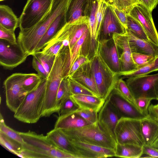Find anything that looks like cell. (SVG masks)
Instances as JSON below:
<instances>
[{
	"instance_id": "6da1fadb",
	"label": "cell",
	"mask_w": 158,
	"mask_h": 158,
	"mask_svg": "<svg viewBox=\"0 0 158 158\" xmlns=\"http://www.w3.org/2000/svg\"><path fill=\"white\" fill-rule=\"evenodd\" d=\"M71 54L69 47L64 46L56 57L47 78L46 88L42 116L48 117L57 113L58 90L62 79L68 76L71 65Z\"/></svg>"
},
{
	"instance_id": "7a4b0ae2",
	"label": "cell",
	"mask_w": 158,
	"mask_h": 158,
	"mask_svg": "<svg viewBox=\"0 0 158 158\" xmlns=\"http://www.w3.org/2000/svg\"><path fill=\"white\" fill-rule=\"evenodd\" d=\"M70 0H53L51 8L38 23L31 28L20 30L17 42L23 51L32 55L40 41L51 23L60 14L66 11Z\"/></svg>"
},
{
	"instance_id": "3957f363",
	"label": "cell",
	"mask_w": 158,
	"mask_h": 158,
	"mask_svg": "<svg viewBox=\"0 0 158 158\" xmlns=\"http://www.w3.org/2000/svg\"><path fill=\"white\" fill-rule=\"evenodd\" d=\"M93 53L90 59L91 68L99 96L106 101L113 90L118 76L104 59L98 40Z\"/></svg>"
},
{
	"instance_id": "277c9868",
	"label": "cell",
	"mask_w": 158,
	"mask_h": 158,
	"mask_svg": "<svg viewBox=\"0 0 158 158\" xmlns=\"http://www.w3.org/2000/svg\"><path fill=\"white\" fill-rule=\"evenodd\" d=\"M47 78L43 79L38 86L28 93L16 112L14 117L21 122L36 123L42 117Z\"/></svg>"
},
{
	"instance_id": "5b68a950",
	"label": "cell",
	"mask_w": 158,
	"mask_h": 158,
	"mask_svg": "<svg viewBox=\"0 0 158 158\" xmlns=\"http://www.w3.org/2000/svg\"><path fill=\"white\" fill-rule=\"evenodd\" d=\"M62 130L70 141H80L114 149L116 143L102 129L98 121L80 127Z\"/></svg>"
},
{
	"instance_id": "8992f818",
	"label": "cell",
	"mask_w": 158,
	"mask_h": 158,
	"mask_svg": "<svg viewBox=\"0 0 158 158\" xmlns=\"http://www.w3.org/2000/svg\"><path fill=\"white\" fill-rule=\"evenodd\" d=\"M114 133L116 143H131L141 147L145 144L140 119L120 118L116 125Z\"/></svg>"
},
{
	"instance_id": "52a82bcc",
	"label": "cell",
	"mask_w": 158,
	"mask_h": 158,
	"mask_svg": "<svg viewBox=\"0 0 158 158\" xmlns=\"http://www.w3.org/2000/svg\"><path fill=\"white\" fill-rule=\"evenodd\" d=\"M29 73H14L8 77L3 83L6 104L14 113L19 107L28 94L23 84Z\"/></svg>"
},
{
	"instance_id": "ba28073f",
	"label": "cell",
	"mask_w": 158,
	"mask_h": 158,
	"mask_svg": "<svg viewBox=\"0 0 158 158\" xmlns=\"http://www.w3.org/2000/svg\"><path fill=\"white\" fill-rule=\"evenodd\" d=\"M53 0H27L19 18L20 30L38 23L50 10Z\"/></svg>"
},
{
	"instance_id": "9c48e42d",
	"label": "cell",
	"mask_w": 158,
	"mask_h": 158,
	"mask_svg": "<svg viewBox=\"0 0 158 158\" xmlns=\"http://www.w3.org/2000/svg\"><path fill=\"white\" fill-rule=\"evenodd\" d=\"M158 73L137 75L127 78L126 82L135 99L145 97L156 100L155 87Z\"/></svg>"
},
{
	"instance_id": "30bf717a",
	"label": "cell",
	"mask_w": 158,
	"mask_h": 158,
	"mask_svg": "<svg viewBox=\"0 0 158 158\" xmlns=\"http://www.w3.org/2000/svg\"><path fill=\"white\" fill-rule=\"evenodd\" d=\"M29 56L18 43L12 44L0 39V64L4 69H13L24 62Z\"/></svg>"
},
{
	"instance_id": "8fae6325",
	"label": "cell",
	"mask_w": 158,
	"mask_h": 158,
	"mask_svg": "<svg viewBox=\"0 0 158 158\" xmlns=\"http://www.w3.org/2000/svg\"><path fill=\"white\" fill-rule=\"evenodd\" d=\"M141 25L150 41L158 45V33L155 26L152 12L141 3L135 4L128 14Z\"/></svg>"
},
{
	"instance_id": "7c38bea8",
	"label": "cell",
	"mask_w": 158,
	"mask_h": 158,
	"mask_svg": "<svg viewBox=\"0 0 158 158\" xmlns=\"http://www.w3.org/2000/svg\"><path fill=\"white\" fill-rule=\"evenodd\" d=\"M107 99L120 118H128L141 120L147 117L134 105L114 90Z\"/></svg>"
},
{
	"instance_id": "4fadbf2b",
	"label": "cell",
	"mask_w": 158,
	"mask_h": 158,
	"mask_svg": "<svg viewBox=\"0 0 158 158\" xmlns=\"http://www.w3.org/2000/svg\"><path fill=\"white\" fill-rule=\"evenodd\" d=\"M120 118L115 110L106 99L98 113V121L102 129L116 143L114 130Z\"/></svg>"
},
{
	"instance_id": "5bb4252c",
	"label": "cell",
	"mask_w": 158,
	"mask_h": 158,
	"mask_svg": "<svg viewBox=\"0 0 158 158\" xmlns=\"http://www.w3.org/2000/svg\"><path fill=\"white\" fill-rule=\"evenodd\" d=\"M112 38L117 48L121 51L119 57L121 67V72H128L137 69L132 59V52L127 31L123 34H114Z\"/></svg>"
},
{
	"instance_id": "9a60e30c",
	"label": "cell",
	"mask_w": 158,
	"mask_h": 158,
	"mask_svg": "<svg viewBox=\"0 0 158 158\" xmlns=\"http://www.w3.org/2000/svg\"><path fill=\"white\" fill-rule=\"evenodd\" d=\"M126 32V30L118 20L112 7L108 5L101 23L99 40L101 36L102 39H110L114 34H123Z\"/></svg>"
},
{
	"instance_id": "2e32d148",
	"label": "cell",
	"mask_w": 158,
	"mask_h": 158,
	"mask_svg": "<svg viewBox=\"0 0 158 158\" xmlns=\"http://www.w3.org/2000/svg\"><path fill=\"white\" fill-rule=\"evenodd\" d=\"M70 142L82 158H103L115 156L114 149L80 141Z\"/></svg>"
},
{
	"instance_id": "e0dca14e",
	"label": "cell",
	"mask_w": 158,
	"mask_h": 158,
	"mask_svg": "<svg viewBox=\"0 0 158 158\" xmlns=\"http://www.w3.org/2000/svg\"><path fill=\"white\" fill-rule=\"evenodd\" d=\"M110 39H104L98 40L104 59L110 68L117 73L122 70L118 50L113 39L112 43L109 45Z\"/></svg>"
},
{
	"instance_id": "ac0fdd59",
	"label": "cell",
	"mask_w": 158,
	"mask_h": 158,
	"mask_svg": "<svg viewBox=\"0 0 158 158\" xmlns=\"http://www.w3.org/2000/svg\"><path fill=\"white\" fill-rule=\"evenodd\" d=\"M19 133L25 143L45 152L49 158H51L50 152L56 147L46 135L42 134H38L31 131L26 132H19Z\"/></svg>"
},
{
	"instance_id": "d6986e66",
	"label": "cell",
	"mask_w": 158,
	"mask_h": 158,
	"mask_svg": "<svg viewBox=\"0 0 158 158\" xmlns=\"http://www.w3.org/2000/svg\"><path fill=\"white\" fill-rule=\"evenodd\" d=\"M47 138L57 148L69 154L82 158L77 150L63 131L54 128L47 133Z\"/></svg>"
},
{
	"instance_id": "ffe728a7",
	"label": "cell",
	"mask_w": 158,
	"mask_h": 158,
	"mask_svg": "<svg viewBox=\"0 0 158 158\" xmlns=\"http://www.w3.org/2000/svg\"><path fill=\"white\" fill-rule=\"evenodd\" d=\"M129 42L132 52H136L158 56V45L149 40H145L137 38L127 30Z\"/></svg>"
},
{
	"instance_id": "44dd1931",
	"label": "cell",
	"mask_w": 158,
	"mask_h": 158,
	"mask_svg": "<svg viewBox=\"0 0 158 158\" xmlns=\"http://www.w3.org/2000/svg\"><path fill=\"white\" fill-rule=\"evenodd\" d=\"M71 77L81 83L99 97L91 68L90 60L80 67Z\"/></svg>"
},
{
	"instance_id": "7402d4cb",
	"label": "cell",
	"mask_w": 158,
	"mask_h": 158,
	"mask_svg": "<svg viewBox=\"0 0 158 158\" xmlns=\"http://www.w3.org/2000/svg\"><path fill=\"white\" fill-rule=\"evenodd\" d=\"M141 127L145 144L152 146L158 139V120L148 115L141 119Z\"/></svg>"
},
{
	"instance_id": "603a6c76",
	"label": "cell",
	"mask_w": 158,
	"mask_h": 158,
	"mask_svg": "<svg viewBox=\"0 0 158 158\" xmlns=\"http://www.w3.org/2000/svg\"><path fill=\"white\" fill-rule=\"evenodd\" d=\"M66 10L58 15L51 23L38 44L35 52L42 50L66 24Z\"/></svg>"
},
{
	"instance_id": "cb8c5ba5",
	"label": "cell",
	"mask_w": 158,
	"mask_h": 158,
	"mask_svg": "<svg viewBox=\"0 0 158 158\" xmlns=\"http://www.w3.org/2000/svg\"><path fill=\"white\" fill-rule=\"evenodd\" d=\"M75 111L59 116L54 128L65 130L80 127L90 124L77 114Z\"/></svg>"
},
{
	"instance_id": "d4e9b609",
	"label": "cell",
	"mask_w": 158,
	"mask_h": 158,
	"mask_svg": "<svg viewBox=\"0 0 158 158\" xmlns=\"http://www.w3.org/2000/svg\"><path fill=\"white\" fill-rule=\"evenodd\" d=\"M70 97L79 108L91 110L98 113L105 101L100 97L88 95H73Z\"/></svg>"
},
{
	"instance_id": "484cf974",
	"label": "cell",
	"mask_w": 158,
	"mask_h": 158,
	"mask_svg": "<svg viewBox=\"0 0 158 158\" xmlns=\"http://www.w3.org/2000/svg\"><path fill=\"white\" fill-rule=\"evenodd\" d=\"M89 0H70L66 12L67 23H73L85 17Z\"/></svg>"
},
{
	"instance_id": "4316f807",
	"label": "cell",
	"mask_w": 158,
	"mask_h": 158,
	"mask_svg": "<svg viewBox=\"0 0 158 158\" xmlns=\"http://www.w3.org/2000/svg\"><path fill=\"white\" fill-rule=\"evenodd\" d=\"M114 149L115 157L138 158L143 155V147L133 144L116 143Z\"/></svg>"
},
{
	"instance_id": "83f0119b",
	"label": "cell",
	"mask_w": 158,
	"mask_h": 158,
	"mask_svg": "<svg viewBox=\"0 0 158 158\" xmlns=\"http://www.w3.org/2000/svg\"><path fill=\"white\" fill-rule=\"evenodd\" d=\"M0 24L14 31L19 26V18L8 6L0 5Z\"/></svg>"
},
{
	"instance_id": "f1b7e54d",
	"label": "cell",
	"mask_w": 158,
	"mask_h": 158,
	"mask_svg": "<svg viewBox=\"0 0 158 158\" xmlns=\"http://www.w3.org/2000/svg\"><path fill=\"white\" fill-rule=\"evenodd\" d=\"M99 2L97 0H89L87 4L85 16L88 18L90 40L91 43L93 41H96V14Z\"/></svg>"
},
{
	"instance_id": "f546056e",
	"label": "cell",
	"mask_w": 158,
	"mask_h": 158,
	"mask_svg": "<svg viewBox=\"0 0 158 158\" xmlns=\"http://www.w3.org/2000/svg\"><path fill=\"white\" fill-rule=\"evenodd\" d=\"M127 30L140 39L149 40L143 27L136 19L129 15H127Z\"/></svg>"
},
{
	"instance_id": "4dcf8cb0",
	"label": "cell",
	"mask_w": 158,
	"mask_h": 158,
	"mask_svg": "<svg viewBox=\"0 0 158 158\" xmlns=\"http://www.w3.org/2000/svg\"><path fill=\"white\" fill-rule=\"evenodd\" d=\"M157 71H158V56L153 62L149 64L131 71L120 72L118 74L119 76H122V78H128L137 75H147Z\"/></svg>"
},
{
	"instance_id": "1f68e13d",
	"label": "cell",
	"mask_w": 158,
	"mask_h": 158,
	"mask_svg": "<svg viewBox=\"0 0 158 158\" xmlns=\"http://www.w3.org/2000/svg\"><path fill=\"white\" fill-rule=\"evenodd\" d=\"M113 90L120 94L139 109L135 98L126 82L123 80L122 78H118Z\"/></svg>"
},
{
	"instance_id": "d6a6232c",
	"label": "cell",
	"mask_w": 158,
	"mask_h": 158,
	"mask_svg": "<svg viewBox=\"0 0 158 158\" xmlns=\"http://www.w3.org/2000/svg\"><path fill=\"white\" fill-rule=\"evenodd\" d=\"M71 95L68 77L62 79L59 87L57 95V113L59 114L63 102Z\"/></svg>"
},
{
	"instance_id": "836d02e7",
	"label": "cell",
	"mask_w": 158,
	"mask_h": 158,
	"mask_svg": "<svg viewBox=\"0 0 158 158\" xmlns=\"http://www.w3.org/2000/svg\"><path fill=\"white\" fill-rule=\"evenodd\" d=\"M89 39H90V37L89 30L88 28L76 43L70 52L71 57L70 66L76 59L82 54L81 52L87 40Z\"/></svg>"
},
{
	"instance_id": "e575fe53",
	"label": "cell",
	"mask_w": 158,
	"mask_h": 158,
	"mask_svg": "<svg viewBox=\"0 0 158 158\" xmlns=\"http://www.w3.org/2000/svg\"><path fill=\"white\" fill-rule=\"evenodd\" d=\"M108 5L115 7L128 15L132 7L139 2L137 0H103Z\"/></svg>"
},
{
	"instance_id": "d590c367",
	"label": "cell",
	"mask_w": 158,
	"mask_h": 158,
	"mask_svg": "<svg viewBox=\"0 0 158 158\" xmlns=\"http://www.w3.org/2000/svg\"><path fill=\"white\" fill-rule=\"evenodd\" d=\"M71 95H88L96 96L90 90L71 77H68Z\"/></svg>"
},
{
	"instance_id": "8d00e7d4",
	"label": "cell",
	"mask_w": 158,
	"mask_h": 158,
	"mask_svg": "<svg viewBox=\"0 0 158 158\" xmlns=\"http://www.w3.org/2000/svg\"><path fill=\"white\" fill-rule=\"evenodd\" d=\"M0 143L2 146L16 155L20 154L22 149L21 144L0 132Z\"/></svg>"
},
{
	"instance_id": "74e56055",
	"label": "cell",
	"mask_w": 158,
	"mask_h": 158,
	"mask_svg": "<svg viewBox=\"0 0 158 158\" xmlns=\"http://www.w3.org/2000/svg\"><path fill=\"white\" fill-rule=\"evenodd\" d=\"M0 118V132L18 142L22 146L25 142L20 134V132L16 131L7 126L1 114Z\"/></svg>"
},
{
	"instance_id": "f35d334b",
	"label": "cell",
	"mask_w": 158,
	"mask_h": 158,
	"mask_svg": "<svg viewBox=\"0 0 158 158\" xmlns=\"http://www.w3.org/2000/svg\"><path fill=\"white\" fill-rule=\"evenodd\" d=\"M43 79L38 73H29V75L23 81V88L28 93L38 86Z\"/></svg>"
},
{
	"instance_id": "ab89813d",
	"label": "cell",
	"mask_w": 158,
	"mask_h": 158,
	"mask_svg": "<svg viewBox=\"0 0 158 158\" xmlns=\"http://www.w3.org/2000/svg\"><path fill=\"white\" fill-rule=\"evenodd\" d=\"M32 55H34L39 60L49 74L54 64L56 56L45 53L42 51L35 52Z\"/></svg>"
},
{
	"instance_id": "60d3db41",
	"label": "cell",
	"mask_w": 158,
	"mask_h": 158,
	"mask_svg": "<svg viewBox=\"0 0 158 158\" xmlns=\"http://www.w3.org/2000/svg\"><path fill=\"white\" fill-rule=\"evenodd\" d=\"M133 60L137 69L152 63L156 57L140 53L132 52Z\"/></svg>"
},
{
	"instance_id": "b9f144b4",
	"label": "cell",
	"mask_w": 158,
	"mask_h": 158,
	"mask_svg": "<svg viewBox=\"0 0 158 158\" xmlns=\"http://www.w3.org/2000/svg\"><path fill=\"white\" fill-rule=\"evenodd\" d=\"M107 6V4L103 0L99 2L96 18L95 40L96 42L99 40V33L101 23Z\"/></svg>"
},
{
	"instance_id": "7bdbcfd3",
	"label": "cell",
	"mask_w": 158,
	"mask_h": 158,
	"mask_svg": "<svg viewBox=\"0 0 158 158\" xmlns=\"http://www.w3.org/2000/svg\"><path fill=\"white\" fill-rule=\"evenodd\" d=\"M75 112L89 124L98 121V113L95 111L79 108Z\"/></svg>"
},
{
	"instance_id": "ee69618b",
	"label": "cell",
	"mask_w": 158,
	"mask_h": 158,
	"mask_svg": "<svg viewBox=\"0 0 158 158\" xmlns=\"http://www.w3.org/2000/svg\"><path fill=\"white\" fill-rule=\"evenodd\" d=\"M79 107L72 99L70 96L66 99L61 104L59 113V116L76 111Z\"/></svg>"
},
{
	"instance_id": "f6af8a7d",
	"label": "cell",
	"mask_w": 158,
	"mask_h": 158,
	"mask_svg": "<svg viewBox=\"0 0 158 158\" xmlns=\"http://www.w3.org/2000/svg\"><path fill=\"white\" fill-rule=\"evenodd\" d=\"M14 31L7 29L0 24V39L12 44L18 43Z\"/></svg>"
},
{
	"instance_id": "bcb514c9",
	"label": "cell",
	"mask_w": 158,
	"mask_h": 158,
	"mask_svg": "<svg viewBox=\"0 0 158 158\" xmlns=\"http://www.w3.org/2000/svg\"><path fill=\"white\" fill-rule=\"evenodd\" d=\"M90 60L87 55L82 54L78 57L71 65L68 77H71L80 67Z\"/></svg>"
},
{
	"instance_id": "7dc6e473",
	"label": "cell",
	"mask_w": 158,
	"mask_h": 158,
	"mask_svg": "<svg viewBox=\"0 0 158 158\" xmlns=\"http://www.w3.org/2000/svg\"><path fill=\"white\" fill-rule=\"evenodd\" d=\"M152 100L150 98L145 97H141L135 99L139 109L147 116L148 115V109Z\"/></svg>"
},
{
	"instance_id": "c3c4849f",
	"label": "cell",
	"mask_w": 158,
	"mask_h": 158,
	"mask_svg": "<svg viewBox=\"0 0 158 158\" xmlns=\"http://www.w3.org/2000/svg\"><path fill=\"white\" fill-rule=\"evenodd\" d=\"M32 65L33 68L43 79L47 78L48 74L39 60L34 55H32Z\"/></svg>"
},
{
	"instance_id": "681fc988",
	"label": "cell",
	"mask_w": 158,
	"mask_h": 158,
	"mask_svg": "<svg viewBox=\"0 0 158 158\" xmlns=\"http://www.w3.org/2000/svg\"><path fill=\"white\" fill-rule=\"evenodd\" d=\"M112 7L118 20L126 30L127 29V15L115 7Z\"/></svg>"
},
{
	"instance_id": "f907efd6",
	"label": "cell",
	"mask_w": 158,
	"mask_h": 158,
	"mask_svg": "<svg viewBox=\"0 0 158 158\" xmlns=\"http://www.w3.org/2000/svg\"><path fill=\"white\" fill-rule=\"evenodd\" d=\"M143 154L148 156V157H158V150L152 146L145 144L143 147Z\"/></svg>"
},
{
	"instance_id": "816d5d0a",
	"label": "cell",
	"mask_w": 158,
	"mask_h": 158,
	"mask_svg": "<svg viewBox=\"0 0 158 158\" xmlns=\"http://www.w3.org/2000/svg\"><path fill=\"white\" fill-rule=\"evenodd\" d=\"M141 3L152 12L158 4V0H141Z\"/></svg>"
},
{
	"instance_id": "f5cc1de1",
	"label": "cell",
	"mask_w": 158,
	"mask_h": 158,
	"mask_svg": "<svg viewBox=\"0 0 158 158\" xmlns=\"http://www.w3.org/2000/svg\"><path fill=\"white\" fill-rule=\"evenodd\" d=\"M148 113L150 116L158 120V108L151 104L148 107Z\"/></svg>"
},
{
	"instance_id": "db71d44e",
	"label": "cell",
	"mask_w": 158,
	"mask_h": 158,
	"mask_svg": "<svg viewBox=\"0 0 158 158\" xmlns=\"http://www.w3.org/2000/svg\"><path fill=\"white\" fill-rule=\"evenodd\" d=\"M155 87L156 97V100H158V78L155 82Z\"/></svg>"
},
{
	"instance_id": "11a10c76",
	"label": "cell",
	"mask_w": 158,
	"mask_h": 158,
	"mask_svg": "<svg viewBox=\"0 0 158 158\" xmlns=\"http://www.w3.org/2000/svg\"><path fill=\"white\" fill-rule=\"evenodd\" d=\"M152 146L155 148H158V139L153 144Z\"/></svg>"
},
{
	"instance_id": "9f6ffc18",
	"label": "cell",
	"mask_w": 158,
	"mask_h": 158,
	"mask_svg": "<svg viewBox=\"0 0 158 158\" xmlns=\"http://www.w3.org/2000/svg\"><path fill=\"white\" fill-rule=\"evenodd\" d=\"M154 105V106L156 107V108H158V104H157L156 105Z\"/></svg>"
},
{
	"instance_id": "6f0895ef",
	"label": "cell",
	"mask_w": 158,
	"mask_h": 158,
	"mask_svg": "<svg viewBox=\"0 0 158 158\" xmlns=\"http://www.w3.org/2000/svg\"><path fill=\"white\" fill-rule=\"evenodd\" d=\"M139 2L141 3V0H137Z\"/></svg>"
},
{
	"instance_id": "680465c9",
	"label": "cell",
	"mask_w": 158,
	"mask_h": 158,
	"mask_svg": "<svg viewBox=\"0 0 158 158\" xmlns=\"http://www.w3.org/2000/svg\"><path fill=\"white\" fill-rule=\"evenodd\" d=\"M5 0H0V1H3Z\"/></svg>"
},
{
	"instance_id": "91938a15",
	"label": "cell",
	"mask_w": 158,
	"mask_h": 158,
	"mask_svg": "<svg viewBox=\"0 0 158 158\" xmlns=\"http://www.w3.org/2000/svg\"><path fill=\"white\" fill-rule=\"evenodd\" d=\"M99 2L101 0H97Z\"/></svg>"
},
{
	"instance_id": "94428289",
	"label": "cell",
	"mask_w": 158,
	"mask_h": 158,
	"mask_svg": "<svg viewBox=\"0 0 158 158\" xmlns=\"http://www.w3.org/2000/svg\"><path fill=\"white\" fill-rule=\"evenodd\" d=\"M156 148V149H157L158 150V148Z\"/></svg>"
}]
</instances>
